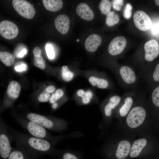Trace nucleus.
<instances>
[{"label":"nucleus","instance_id":"1","mask_svg":"<svg viewBox=\"0 0 159 159\" xmlns=\"http://www.w3.org/2000/svg\"><path fill=\"white\" fill-rule=\"evenodd\" d=\"M7 128L16 146L23 147L33 158L45 155H57L58 150L50 141L19 132L8 125Z\"/></svg>","mask_w":159,"mask_h":159},{"label":"nucleus","instance_id":"2","mask_svg":"<svg viewBox=\"0 0 159 159\" xmlns=\"http://www.w3.org/2000/svg\"><path fill=\"white\" fill-rule=\"evenodd\" d=\"M16 122L24 130H26L29 134L36 138L49 141L55 146L59 142L64 139L77 137V132H75L68 135H53L51 134L42 126L34 122L19 116L15 117Z\"/></svg>","mask_w":159,"mask_h":159},{"label":"nucleus","instance_id":"3","mask_svg":"<svg viewBox=\"0 0 159 159\" xmlns=\"http://www.w3.org/2000/svg\"><path fill=\"white\" fill-rule=\"evenodd\" d=\"M26 118L49 130L61 132L67 130L69 122L65 120L42 115L34 113H28Z\"/></svg>","mask_w":159,"mask_h":159},{"label":"nucleus","instance_id":"4","mask_svg":"<svg viewBox=\"0 0 159 159\" xmlns=\"http://www.w3.org/2000/svg\"><path fill=\"white\" fill-rule=\"evenodd\" d=\"M7 125L2 119L0 121V159H7L13 148L11 143L13 138L9 133Z\"/></svg>","mask_w":159,"mask_h":159},{"label":"nucleus","instance_id":"5","mask_svg":"<svg viewBox=\"0 0 159 159\" xmlns=\"http://www.w3.org/2000/svg\"><path fill=\"white\" fill-rule=\"evenodd\" d=\"M146 115V110L143 107L140 105L134 106L130 110L127 116V124L131 128L138 127L143 122Z\"/></svg>","mask_w":159,"mask_h":159},{"label":"nucleus","instance_id":"6","mask_svg":"<svg viewBox=\"0 0 159 159\" xmlns=\"http://www.w3.org/2000/svg\"><path fill=\"white\" fill-rule=\"evenodd\" d=\"M13 6L17 12L23 17L28 19H32L36 11L32 5L24 0H13Z\"/></svg>","mask_w":159,"mask_h":159},{"label":"nucleus","instance_id":"7","mask_svg":"<svg viewBox=\"0 0 159 159\" xmlns=\"http://www.w3.org/2000/svg\"><path fill=\"white\" fill-rule=\"evenodd\" d=\"M138 91L136 87L126 92L122 96L123 103L118 110L119 113L121 117L126 116L129 112L136 97Z\"/></svg>","mask_w":159,"mask_h":159},{"label":"nucleus","instance_id":"8","mask_svg":"<svg viewBox=\"0 0 159 159\" xmlns=\"http://www.w3.org/2000/svg\"><path fill=\"white\" fill-rule=\"evenodd\" d=\"M133 18L135 25L140 30L146 31L151 29L152 25V20L144 11H137L134 14Z\"/></svg>","mask_w":159,"mask_h":159},{"label":"nucleus","instance_id":"9","mask_svg":"<svg viewBox=\"0 0 159 159\" xmlns=\"http://www.w3.org/2000/svg\"><path fill=\"white\" fill-rule=\"evenodd\" d=\"M18 28L13 22L4 20L0 23V34L4 38L11 39L15 38L18 33Z\"/></svg>","mask_w":159,"mask_h":159},{"label":"nucleus","instance_id":"10","mask_svg":"<svg viewBox=\"0 0 159 159\" xmlns=\"http://www.w3.org/2000/svg\"><path fill=\"white\" fill-rule=\"evenodd\" d=\"M126 44L127 41L125 37L121 36L117 37L110 43L108 48V52L111 55H118L124 51Z\"/></svg>","mask_w":159,"mask_h":159},{"label":"nucleus","instance_id":"11","mask_svg":"<svg viewBox=\"0 0 159 159\" xmlns=\"http://www.w3.org/2000/svg\"><path fill=\"white\" fill-rule=\"evenodd\" d=\"M144 49V58L145 61H152L159 54V45L155 39H152L146 42Z\"/></svg>","mask_w":159,"mask_h":159},{"label":"nucleus","instance_id":"12","mask_svg":"<svg viewBox=\"0 0 159 159\" xmlns=\"http://www.w3.org/2000/svg\"><path fill=\"white\" fill-rule=\"evenodd\" d=\"M122 97L116 95H112L108 98L103 108V112L105 116L110 117L113 110L115 109L120 104Z\"/></svg>","mask_w":159,"mask_h":159},{"label":"nucleus","instance_id":"13","mask_svg":"<svg viewBox=\"0 0 159 159\" xmlns=\"http://www.w3.org/2000/svg\"><path fill=\"white\" fill-rule=\"evenodd\" d=\"M54 24L56 28L59 32L62 34H65L69 29V19L67 15L61 14L56 18Z\"/></svg>","mask_w":159,"mask_h":159},{"label":"nucleus","instance_id":"14","mask_svg":"<svg viewBox=\"0 0 159 159\" xmlns=\"http://www.w3.org/2000/svg\"><path fill=\"white\" fill-rule=\"evenodd\" d=\"M102 40L101 37L98 34L90 35L85 40V49L90 52H95L101 44Z\"/></svg>","mask_w":159,"mask_h":159},{"label":"nucleus","instance_id":"15","mask_svg":"<svg viewBox=\"0 0 159 159\" xmlns=\"http://www.w3.org/2000/svg\"><path fill=\"white\" fill-rule=\"evenodd\" d=\"M76 12L80 17L87 21H91L94 18L93 11L87 4L84 3H80L78 4Z\"/></svg>","mask_w":159,"mask_h":159},{"label":"nucleus","instance_id":"16","mask_svg":"<svg viewBox=\"0 0 159 159\" xmlns=\"http://www.w3.org/2000/svg\"><path fill=\"white\" fill-rule=\"evenodd\" d=\"M34 159L23 147L16 146L15 148H13L7 159Z\"/></svg>","mask_w":159,"mask_h":159},{"label":"nucleus","instance_id":"17","mask_svg":"<svg viewBox=\"0 0 159 159\" xmlns=\"http://www.w3.org/2000/svg\"><path fill=\"white\" fill-rule=\"evenodd\" d=\"M131 145L127 141L123 140L120 142L115 152L116 157L118 159H123L129 154Z\"/></svg>","mask_w":159,"mask_h":159},{"label":"nucleus","instance_id":"18","mask_svg":"<svg viewBox=\"0 0 159 159\" xmlns=\"http://www.w3.org/2000/svg\"><path fill=\"white\" fill-rule=\"evenodd\" d=\"M140 76L148 83L152 81L159 82V63L153 72H140Z\"/></svg>","mask_w":159,"mask_h":159},{"label":"nucleus","instance_id":"19","mask_svg":"<svg viewBox=\"0 0 159 159\" xmlns=\"http://www.w3.org/2000/svg\"><path fill=\"white\" fill-rule=\"evenodd\" d=\"M147 143L146 140L140 139L135 140L132 145L130 150V156L131 157L138 156Z\"/></svg>","mask_w":159,"mask_h":159},{"label":"nucleus","instance_id":"20","mask_svg":"<svg viewBox=\"0 0 159 159\" xmlns=\"http://www.w3.org/2000/svg\"><path fill=\"white\" fill-rule=\"evenodd\" d=\"M88 81L92 86L96 87L100 89H106L109 87V81L103 78L91 76L89 78Z\"/></svg>","mask_w":159,"mask_h":159},{"label":"nucleus","instance_id":"21","mask_svg":"<svg viewBox=\"0 0 159 159\" xmlns=\"http://www.w3.org/2000/svg\"><path fill=\"white\" fill-rule=\"evenodd\" d=\"M42 1L45 8L52 12L60 10L63 5V1L61 0H42Z\"/></svg>","mask_w":159,"mask_h":159},{"label":"nucleus","instance_id":"22","mask_svg":"<svg viewBox=\"0 0 159 159\" xmlns=\"http://www.w3.org/2000/svg\"><path fill=\"white\" fill-rule=\"evenodd\" d=\"M21 90L19 84L16 81H13L9 84L7 90V94L9 97L15 99L19 96Z\"/></svg>","mask_w":159,"mask_h":159},{"label":"nucleus","instance_id":"23","mask_svg":"<svg viewBox=\"0 0 159 159\" xmlns=\"http://www.w3.org/2000/svg\"><path fill=\"white\" fill-rule=\"evenodd\" d=\"M57 155L59 159H82L76 153L67 150H58Z\"/></svg>","mask_w":159,"mask_h":159},{"label":"nucleus","instance_id":"24","mask_svg":"<svg viewBox=\"0 0 159 159\" xmlns=\"http://www.w3.org/2000/svg\"><path fill=\"white\" fill-rule=\"evenodd\" d=\"M0 60L6 66H10L14 63L15 58L13 54L9 52L1 51Z\"/></svg>","mask_w":159,"mask_h":159},{"label":"nucleus","instance_id":"25","mask_svg":"<svg viewBox=\"0 0 159 159\" xmlns=\"http://www.w3.org/2000/svg\"><path fill=\"white\" fill-rule=\"evenodd\" d=\"M120 17L113 11H110L106 16L105 24L108 26H112L118 23Z\"/></svg>","mask_w":159,"mask_h":159},{"label":"nucleus","instance_id":"26","mask_svg":"<svg viewBox=\"0 0 159 159\" xmlns=\"http://www.w3.org/2000/svg\"><path fill=\"white\" fill-rule=\"evenodd\" d=\"M77 95L82 98V102L84 104L89 103L93 96L92 93L91 91H85L82 89H80L77 91Z\"/></svg>","mask_w":159,"mask_h":159},{"label":"nucleus","instance_id":"27","mask_svg":"<svg viewBox=\"0 0 159 159\" xmlns=\"http://www.w3.org/2000/svg\"><path fill=\"white\" fill-rule=\"evenodd\" d=\"M112 4L108 0H102L99 4V8L101 13L103 15H107L110 12Z\"/></svg>","mask_w":159,"mask_h":159},{"label":"nucleus","instance_id":"28","mask_svg":"<svg viewBox=\"0 0 159 159\" xmlns=\"http://www.w3.org/2000/svg\"><path fill=\"white\" fill-rule=\"evenodd\" d=\"M74 75L73 72L69 70L67 66H64L62 67L61 76L64 81L65 82L71 81Z\"/></svg>","mask_w":159,"mask_h":159},{"label":"nucleus","instance_id":"29","mask_svg":"<svg viewBox=\"0 0 159 159\" xmlns=\"http://www.w3.org/2000/svg\"><path fill=\"white\" fill-rule=\"evenodd\" d=\"M150 96L153 104L156 107H159V85L153 90Z\"/></svg>","mask_w":159,"mask_h":159},{"label":"nucleus","instance_id":"30","mask_svg":"<svg viewBox=\"0 0 159 159\" xmlns=\"http://www.w3.org/2000/svg\"><path fill=\"white\" fill-rule=\"evenodd\" d=\"M34 65L35 66L42 69H44L45 68V62L41 56L39 57L34 56Z\"/></svg>","mask_w":159,"mask_h":159},{"label":"nucleus","instance_id":"31","mask_svg":"<svg viewBox=\"0 0 159 159\" xmlns=\"http://www.w3.org/2000/svg\"><path fill=\"white\" fill-rule=\"evenodd\" d=\"M132 6L129 3H127L124 7L123 11V16L127 19H129L131 17Z\"/></svg>","mask_w":159,"mask_h":159},{"label":"nucleus","instance_id":"32","mask_svg":"<svg viewBox=\"0 0 159 159\" xmlns=\"http://www.w3.org/2000/svg\"><path fill=\"white\" fill-rule=\"evenodd\" d=\"M46 50L48 58L50 59H53L54 57V53L52 46L49 44H47Z\"/></svg>","mask_w":159,"mask_h":159},{"label":"nucleus","instance_id":"33","mask_svg":"<svg viewBox=\"0 0 159 159\" xmlns=\"http://www.w3.org/2000/svg\"><path fill=\"white\" fill-rule=\"evenodd\" d=\"M152 34L156 36H159V20L152 23L151 28Z\"/></svg>","mask_w":159,"mask_h":159},{"label":"nucleus","instance_id":"34","mask_svg":"<svg viewBox=\"0 0 159 159\" xmlns=\"http://www.w3.org/2000/svg\"><path fill=\"white\" fill-rule=\"evenodd\" d=\"M50 97L49 94L44 90L39 96L38 100L40 102H45L47 101Z\"/></svg>","mask_w":159,"mask_h":159},{"label":"nucleus","instance_id":"35","mask_svg":"<svg viewBox=\"0 0 159 159\" xmlns=\"http://www.w3.org/2000/svg\"><path fill=\"white\" fill-rule=\"evenodd\" d=\"M123 0H114L112 1V6L113 9L117 10L120 11L124 4Z\"/></svg>","mask_w":159,"mask_h":159},{"label":"nucleus","instance_id":"36","mask_svg":"<svg viewBox=\"0 0 159 159\" xmlns=\"http://www.w3.org/2000/svg\"><path fill=\"white\" fill-rule=\"evenodd\" d=\"M27 69L26 65L22 63L15 67V69L17 72H21L26 71Z\"/></svg>","mask_w":159,"mask_h":159},{"label":"nucleus","instance_id":"37","mask_svg":"<svg viewBox=\"0 0 159 159\" xmlns=\"http://www.w3.org/2000/svg\"><path fill=\"white\" fill-rule=\"evenodd\" d=\"M60 98L55 93H53L50 97L49 99V102L51 104H54Z\"/></svg>","mask_w":159,"mask_h":159},{"label":"nucleus","instance_id":"38","mask_svg":"<svg viewBox=\"0 0 159 159\" xmlns=\"http://www.w3.org/2000/svg\"><path fill=\"white\" fill-rule=\"evenodd\" d=\"M33 53L35 57H39L41 56V50L38 47H36L34 48L33 50Z\"/></svg>","mask_w":159,"mask_h":159},{"label":"nucleus","instance_id":"39","mask_svg":"<svg viewBox=\"0 0 159 159\" xmlns=\"http://www.w3.org/2000/svg\"><path fill=\"white\" fill-rule=\"evenodd\" d=\"M55 87L53 85H50L47 87L44 90L49 93L53 92L55 90Z\"/></svg>","mask_w":159,"mask_h":159},{"label":"nucleus","instance_id":"40","mask_svg":"<svg viewBox=\"0 0 159 159\" xmlns=\"http://www.w3.org/2000/svg\"><path fill=\"white\" fill-rule=\"evenodd\" d=\"M26 52L27 51L26 49H24L18 54L17 56L18 57H23L26 54Z\"/></svg>","mask_w":159,"mask_h":159},{"label":"nucleus","instance_id":"41","mask_svg":"<svg viewBox=\"0 0 159 159\" xmlns=\"http://www.w3.org/2000/svg\"><path fill=\"white\" fill-rule=\"evenodd\" d=\"M58 104L57 103L55 102L52 105V107L54 109H55L57 107Z\"/></svg>","mask_w":159,"mask_h":159},{"label":"nucleus","instance_id":"42","mask_svg":"<svg viewBox=\"0 0 159 159\" xmlns=\"http://www.w3.org/2000/svg\"><path fill=\"white\" fill-rule=\"evenodd\" d=\"M155 2L156 5L159 6V0H155Z\"/></svg>","mask_w":159,"mask_h":159},{"label":"nucleus","instance_id":"43","mask_svg":"<svg viewBox=\"0 0 159 159\" xmlns=\"http://www.w3.org/2000/svg\"><path fill=\"white\" fill-rule=\"evenodd\" d=\"M76 41H77L79 42V39H77V40H76Z\"/></svg>","mask_w":159,"mask_h":159},{"label":"nucleus","instance_id":"44","mask_svg":"<svg viewBox=\"0 0 159 159\" xmlns=\"http://www.w3.org/2000/svg\"><path fill=\"white\" fill-rule=\"evenodd\" d=\"M32 6H33V7H34V6L33 5V4H32Z\"/></svg>","mask_w":159,"mask_h":159},{"label":"nucleus","instance_id":"45","mask_svg":"<svg viewBox=\"0 0 159 159\" xmlns=\"http://www.w3.org/2000/svg\"><path fill=\"white\" fill-rule=\"evenodd\" d=\"M34 159H37V158H34Z\"/></svg>","mask_w":159,"mask_h":159},{"label":"nucleus","instance_id":"46","mask_svg":"<svg viewBox=\"0 0 159 159\" xmlns=\"http://www.w3.org/2000/svg\"><path fill=\"white\" fill-rule=\"evenodd\" d=\"M39 4V5H41V4Z\"/></svg>","mask_w":159,"mask_h":159}]
</instances>
